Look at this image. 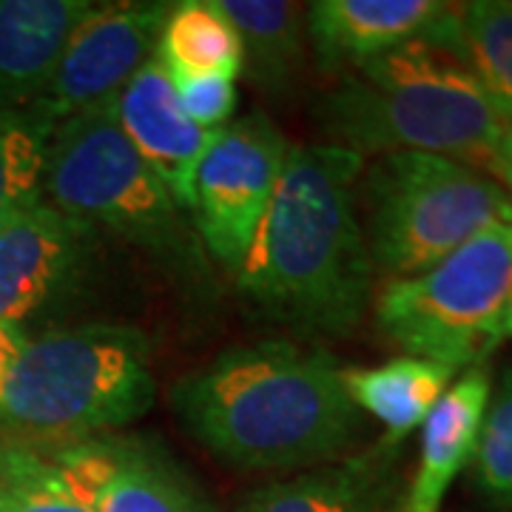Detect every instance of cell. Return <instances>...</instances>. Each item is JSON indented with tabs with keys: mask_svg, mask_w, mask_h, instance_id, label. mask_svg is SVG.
<instances>
[{
	"mask_svg": "<svg viewBox=\"0 0 512 512\" xmlns=\"http://www.w3.org/2000/svg\"><path fill=\"white\" fill-rule=\"evenodd\" d=\"M171 404L208 453L254 473L342 461L362 430L342 367L288 339L222 350L174 384Z\"/></svg>",
	"mask_w": 512,
	"mask_h": 512,
	"instance_id": "obj_1",
	"label": "cell"
},
{
	"mask_svg": "<svg viewBox=\"0 0 512 512\" xmlns=\"http://www.w3.org/2000/svg\"><path fill=\"white\" fill-rule=\"evenodd\" d=\"M365 157L350 148L291 146L239 291L279 322L345 336L365 319L373 262L356 205Z\"/></svg>",
	"mask_w": 512,
	"mask_h": 512,
	"instance_id": "obj_2",
	"label": "cell"
},
{
	"mask_svg": "<svg viewBox=\"0 0 512 512\" xmlns=\"http://www.w3.org/2000/svg\"><path fill=\"white\" fill-rule=\"evenodd\" d=\"M322 128L359 157L419 151L493 177L504 111L467 60L430 37L348 69L319 100Z\"/></svg>",
	"mask_w": 512,
	"mask_h": 512,
	"instance_id": "obj_3",
	"label": "cell"
},
{
	"mask_svg": "<svg viewBox=\"0 0 512 512\" xmlns=\"http://www.w3.org/2000/svg\"><path fill=\"white\" fill-rule=\"evenodd\" d=\"M154 396L137 328L94 322L29 336L0 399V444L55 456L146 416Z\"/></svg>",
	"mask_w": 512,
	"mask_h": 512,
	"instance_id": "obj_4",
	"label": "cell"
},
{
	"mask_svg": "<svg viewBox=\"0 0 512 512\" xmlns=\"http://www.w3.org/2000/svg\"><path fill=\"white\" fill-rule=\"evenodd\" d=\"M356 185L370 262L387 282L424 274L478 234L512 225V200L493 177L436 154H382Z\"/></svg>",
	"mask_w": 512,
	"mask_h": 512,
	"instance_id": "obj_5",
	"label": "cell"
},
{
	"mask_svg": "<svg viewBox=\"0 0 512 512\" xmlns=\"http://www.w3.org/2000/svg\"><path fill=\"white\" fill-rule=\"evenodd\" d=\"M40 197L89 231L106 228L177 262L194 256L180 205L128 143L114 106L57 123L46 151Z\"/></svg>",
	"mask_w": 512,
	"mask_h": 512,
	"instance_id": "obj_6",
	"label": "cell"
},
{
	"mask_svg": "<svg viewBox=\"0 0 512 512\" xmlns=\"http://www.w3.org/2000/svg\"><path fill=\"white\" fill-rule=\"evenodd\" d=\"M510 296L512 225H498L430 271L387 282L376 322L407 356L461 370L484 365L501 345Z\"/></svg>",
	"mask_w": 512,
	"mask_h": 512,
	"instance_id": "obj_7",
	"label": "cell"
},
{
	"mask_svg": "<svg viewBox=\"0 0 512 512\" xmlns=\"http://www.w3.org/2000/svg\"><path fill=\"white\" fill-rule=\"evenodd\" d=\"M288 148L274 120L251 111L222 126L202 157L188 214L208 254L231 274H239L248 259Z\"/></svg>",
	"mask_w": 512,
	"mask_h": 512,
	"instance_id": "obj_8",
	"label": "cell"
},
{
	"mask_svg": "<svg viewBox=\"0 0 512 512\" xmlns=\"http://www.w3.org/2000/svg\"><path fill=\"white\" fill-rule=\"evenodd\" d=\"M171 3H94L74 29L55 77L35 106L57 123L117 103L160 46Z\"/></svg>",
	"mask_w": 512,
	"mask_h": 512,
	"instance_id": "obj_9",
	"label": "cell"
},
{
	"mask_svg": "<svg viewBox=\"0 0 512 512\" xmlns=\"http://www.w3.org/2000/svg\"><path fill=\"white\" fill-rule=\"evenodd\" d=\"M46 458L92 512H211L177 464L134 436H100Z\"/></svg>",
	"mask_w": 512,
	"mask_h": 512,
	"instance_id": "obj_10",
	"label": "cell"
},
{
	"mask_svg": "<svg viewBox=\"0 0 512 512\" xmlns=\"http://www.w3.org/2000/svg\"><path fill=\"white\" fill-rule=\"evenodd\" d=\"M114 111L128 143L151 165L180 211H188L202 157L217 140L220 128L208 131L185 117L160 52H154L146 66L131 77L117 97Z\"/></svg>",
	"mask_w": 512,
	"mask_h": 512,
	"instance_id": "obj_11",
	"label": "cell"
},
{
	"mask_svg": "<svg viewBox=\"0 0 512 512\" xmlns=\"http://www.w3.org/2000/svg\"><path fill=\"white\" fill-rule=\"evenodd\" d=\"M92 231L37 197L0 228V322L20 325L43 308L80 262Z\"/></svg>",
	"mask_w": 512,
	"mask_h": 512,
	"instance_id": "obj_12",
	"label": "cell"
},
{
	"mask_svg": "<svg viewBox=\"0 0 512 512\" xmlns=\"http://www.w3.org/2000/svg\"><path fill=\"white\" fill-rule=\"evenodd\" d=\"M453 3L439 0H316L305 23L325 69H353L402 43L430 37Z\"/></svg>",
	"mask_w": 512,
	"mask_h": 512,
	"instance_id": "obj_13",
	"label": "cell"
},
{
	"mask_svg": "<svg viewBox=\"0 0 512 512\" xmlns=\"http://www.w3.org/2000/svg\"><path fill=\"white\" fill-rule=\"evenodd\" d=\"M490 393L493 379L487 365L467 367L464 376L450 384V390L421 424L419 464L396 512L444 510V498L458 473L473 464Z\"/></svg>",
	"mask_w": 512,
	"mask_h": 512,
	"instance_id": "obj_14",
	"label": "cell"
},
{
	"mask_svg": "<svg viewBox=\"0 0 512 512\" xmlns=\"http://www.w3.org/2000/svg\"><path fill=\"white\" fill-rule=\"evenodd\" d=\"M92 0H0V111L46 94L72 32Z\"/></svg>",
	"mask_w": 512,
	"mask_h": 512,
	"instance_id": "obj_15",
	"label": "cell"
},
{
	"mask_svg": "<svg viewBox=\"0 0 512 512\" xmlns=\"http://www.w3.org/2000/svg\"><path fill=\"white\" fill-rule=\"evenodd\" d=\"M456 370L427 362L416 356H399L376 367H348L342 370V382L350 402L384 427L379 444L382 453H390L404 436L421 427L433 407L450 390Z\"/></svg>",
	"mask_w": 512,
	"mask_h": 512,
	"instance_id": "obj_16",
	"label": "cell"
},
{
	"mask_svg": "<svg viewBox=\"0 0 512 512\" xmlns=\"http://www.w3.org/2000/svg\"><path fill=\"white\" fill-rule=\"evenodd\" d=\"M387 484L379 453L311 467L251 493L237 512H384Z\"/></svg>",
	"mask_w": 512,
	"mask_h": 512,
	"instance_id": "obj_17",
	"label": "cell"
},
{
	"mask_svg": "<svg viewBox=\"0 0 512 512\" xmlns=\"http://www.w3.org/2000/svg\"><path fill=\"white\" fill-rule=\"evenodd\" d=\"M237 29L251 83L285 92L305 60V6L291 0H214Z\"/></svg>",
	"mask_w": 512,
	"mask_h": 512,
	"instance_id": "obj_18",
	"label": "cell"
},
{
	"mask_svg": "<svg viewBox=\"0 0 512 512\" xmlns=\"http://www.w3.org/2000/svg\"><path fill=\"white\" fill-rule=\"evenodd\" d=\"M157 52L174 72L225 74L242 72V43L211 0L171 3Z\"/></svg>",
	"mask_w": 512,
	"mask_h": 512,
	"instance_id": "obj_19",
	"label": "cell"
},
{
	"mask_svg": "<svg viewBox=\"0 0 512 512\" xmlns=\"http://www.w3.org/2000/svg\"><path fill=\"white\" fill-rule=\"evenodd\" d=\"M55 128V117L40 106L0 111V228L40 197Z\"/></svg>",
	"mask_w": 512,
	"mask_h": 512,
	"instance_id": "obj_20",
	"label": "cell"
},
{
	"mask_svg": "<svg viewBox=\"0 0 512 512\" xmlns=\"http://www.w3.org/2000/svg\"><path fill=\"white\" fill-rule=\"evenodd\" d=\"M458 55L504 117L512 114V0L458 3Z\"/></svg>",
	"mask_w": 512,
	"mask_h": 512,
	"instance_id": "obj_21",
	"label": "cell"
},
{
	"mask_svg": "<svg viewBox=\"0 0 512 512\" xmlns=\"http://www.w3.org/2000/svg\"><path fill=\"white\" fill-rule=\"evenodd\" d=\"M0 512H92L40 453L0 444Z\"/></svg>",
	"mask_w": 512,
	"mask_h": 512,
	"instance_id": "obj_22",
	"label": "cell"
},
{
	"mask_svg": "<svg viewBox=\"0 0 512 512\" xmlns=\"http://www.w3.org/2000/svg\"><path fill=\"white\" fill-rule=\"evenodd\" d=\"M473 476L478 493L498 510L512 512V367L490 393V404L481 421Z\"/></svg>",
	"mask_w": 512,
	"mask_h": 512,
	"instance_id": "obj_23",
	"label": "cell"
},
{
	"mask_svg": "<svg viewBox=\"0 0 512 512\" xmlns=\"http://www.w3.org/2000/svg\"><path fill=\"white\" fill-rule=\"evenodd\" d=\"M168 74L174 83L177 103L194 126L208 128V131L228 126V117L237 109V80L234 77L174 72V69H168Z\"/></svg>",
	"mask_w": 512,
	"mask_h": 512,
	"instance_id": "obj_24",
	"label": "cell"
},
{
	"mask_svg": "<svg viewBox=\"0 0 512 512\" xmlns=\"http://www.w3.org/2000/svg\"><path fill=\"white\" fill-rule=\"evenodd\" d=\"M26 333L20 325H9V322H0V399H3V390L9 382V373L18 362L20 350L26 345Z\"/></svg>",
	"mask_w": 512,
	"mask_h": 512,
	"instance_id": "obj_25",
	"label": "cell"
},
{
	"mask_svg": "<svg viewBox=\"0 0 512 512\" xmlns=\"http://www.w3.org/2000/svg\"><path fill=\"white\" fill-rule=\"evenodd\" d=\"M493 180L512 200V114L504 117V131H501V143L495 151V165H493Z\"/></svg>",
	"mask_w": 512,
	"mask_h": 512,
	"instance_id": "obj_26",
	"label": "cell"
},
{
	"mask_svg": "<svg viewBox=\"0 0 512 512\" xmlns=\"http://www.w3.org/2000/svg\"><path fill=\"white\" fill-rule=\"evenodd\" d=\"M512 336V296L510 302H507V313H504V339Z\"/></svg>",
	"mask_w": 512,
	"mask_h": 512,
	"instance_id": "obj_27",
	"label": "cell"
}]
</instances>
